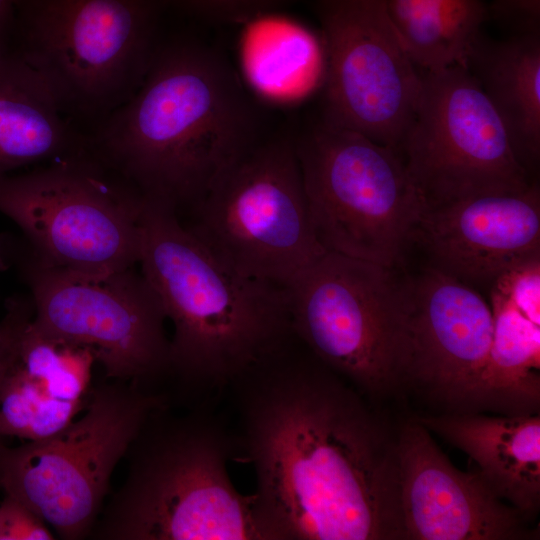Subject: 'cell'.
I'll return each mask as SVG.
<instances>
[{"instance_id": "1", "label": "cell", "mask_w": 540, "mask_h": 540, "mask_svg": "<svg viewBox=\"0 0 540 540\" xmlns=\"http://www.w3.org/2000/svg\"><path fill=\"white\" fill-rule=\"evenodd\" d=\"M227 389L264 540H405L398 429L295 334Z\"/></svg>"}, {"instance_id": "2", "label": "cell", "mask_w": 540, "mask_h": 540, "mask_svg": "<svg viewBox=\"0 0 540 540\" xmlns=\"http://www.w3.org/2000/svg\"><path fill=\"white\" fill-rule=\"evenodd\" d=\"M262 112L226 57L196 39L161 41L134 95L90 134L93 150L179 215L264 135Z\"/></svg>"}, {"instance_id": "3", "label": "cell", "mask_w": 540, "mask_h": 540, "mask_svg": "<svg viewBox=\"0 0 540 540\" xmlns=\"http://www.w3.org/2000/svg\"><path fill=\"white\" fill-rule=\"evenodd\" d=\"M138 264L173 324L168 376L195 405L215 400L294 335L285 287L237 273L175 209L147 197Z\"/></svg>"}, {"instance_id": "4", "label": "cell", "mask_w": 540, "mask_h": 540, "mask_svg": "<svg viewBox=\"0 0 540 540\" xmlns=\"http://www.w3.org/2000/svg\"><path fill=\"white\" fill-rule=\"evenodd\" d=\"M156 409L130 445L127 473L95 522L98 540H264L253 495L233 485L238 448L208 404L186 414Z\"/></svg>"}, {"instance_id": "5", "label": "cell", "mask_w": 540, "mask_h": 540, "mask_svg": "<svg viewBox=\"0 0 540 540\" xmlns=\"http://www.w3.org/2000/svg\"><path fill=\"white\" fill-rule=\"evenodd\" d=\"M164 9L161 0H17L7 49L42 76L70 121H88L92 132L142 84Z\"/></svg>"}, {"instance_id": "6", "label": "cell", "mask_w": 540, "mask_h": 540, "mask_svg": "<svg viewBox=\"0 0 540 540\" xmlns=\"http://www.w3.org/2000/svg\"><path fill=\"white\" fill-rule=\"evenodd\" d=\"M145 196L89 143L31 171L0 175V213L44 268L107 274L138 264Z\"/></svg>"}, {"instance_id": "7", "label": "cell", "mask_w": 540, "mask_h": 540, "mask_svg": "<svg viewBox=\"0 0 540 540\" xmlns=\"http://www.w3.org/2000/svg\"><path fill=\"white\" fill-rule=\"evenodd\" d=\"M294 137L323 249L394 268L427 210L399 150L320 116Z\"/></svg>"}, {"instance_id": "8", "label": "cell", "mask_w": 540, "mask_h": 540, "mask_svg": "<svg viewBox=\"0 0 540 540\" xmlns=\"http://www.w3.org/2000/svg\"><path fill=\"white\" fill-rule=\"evenodd\" d=\"M189 231L222 263L288 286L326 251L314 232L294 132L263 136L191 209Z\"/></svg>"}, {"instance_id": "9", "label": "cell", "mask_w": 540, "mask_h": 540, "mask_svg": "<svg viewBox=\"0 0 540 540\" xmlns=\"http://www.w3.org/2000/svg\"><path fill=\"white\" fill-rule=\"evenodd\" d=\"M165 393L114 380L92 386L66 428L17 447L0 442V489L34 511L64 540L90 535L111 476Z\"/></svg>"}, {"instance_id": "10", "label": "cell", "mask_w": 540, "mask_h": 540, "mask_svg": "<svg viewBox=\"0 0 540 540\" xmlns=\"http://www.w3.org/2000/svg\"><path fill=\"white\" fill-rule=\"evenodd\" d=\"M285 289L292 330L322 363L373 402L401 394L406 295L393 268L325 252Z\"/></svg>"}, {"instance_id": "11", "label": "cell", "mask_w": 540, "mask_h": 540, "mask_svg": "<svg viewBox=\"0 0 540 540\" xmlns=\"http://www.w3.org/2000/svg\"><path fill=\"white\" fill-rule=\"evenodd\" d=\"M398 150L427 209L531 185L499 115L463 64L423 73Z\"/></svg>"}, {"instance_id": "12", "label": "cell", "mask_w": 540, "mask_h": 540, "mask_svg": "<svg viewBox=\"0 0 540 540\" xmlns=\"http://www.w3.org/2000/svg\"><path fill=\"white\" fill-rule=\"evenodd\" d=\"M41 330L88 348L108 378L152 389L168 376L170 338L161 301L135 266L107 274L21 260Z\"/></svg>"}, {"instance_id": "13", "label": "cell", "mask_w": 540, "mask_h": 540, "mask_svg": "<svg viewBox=\"0 0 540 540\" xmlns=\"http://www.w3.org/2000/svg\"><path fill=\"white\" fill-rule=\"evenodd\" d=\"M324 54L320 117L399 149L422 76L389 17L386 0H317Z\"/></svg>"}, {"instance_id": "14", "label": "cell", "mask_w": 540, "mask_h": 540, "mask_svg": "<svg viewBox=\"0 0 540 540\" xmlns=\"http://www.w3.org/2000/svg\"><path fill=\"white\" fill-rule=\"evenodd\" d=\"M406 348L401 394L435 414L496 412L487 367L491 307L469 284L431 266L404 279Z\"/></svg>"}, {"instance_id": "15", "label": "cell", "mask_w": 540, "mask_h": 540, "mask_svg": "<svg viewBox=\"0 0 540 540\" xmlns=\"http://www.w3.org/2000/svg\"><path fill=\"white\" fill-rule=\"evenodd\" d=\"M405 540L536 538L523 516L497 497L477 472L457 469L414 418L397 433Z\"/></svg>"}, {"instance_id": "16", "label": "cell", "mask_w": 540, "mask_h": 540, "mask_svg": "<svg viewBox=\"0 0 540 540\" xmlns=\"http://www.w3.org/2000/svg\"><path fill=\"white\" fill-rule=\"evenodd\" d=\"M432 266L467 283H494L539 261L540 192L488 194L427 209L415 235Z\"/></svg>"}, {"instance_id": "17", "label": "cell", "mask_w": 540, "mask_h": 540, "mask_svg": "<svg viewBox=\"0 0 540 540\" xmlns=\"http://www.w3.org/2000/svg\"><path fill=\"white\" fill-rule=\"evenodd\" d=\"M472 459L476 471L501 500L530 522L540 507L539 414L483 413L414 417Z\"/></svg>"}, {"instance_id": "18", "label": "cell", "mask_w": 540, "mask_h": 540, "mask_svg": "<svg viewBox=\"0 0 540 540\" xmlns=\"http://www.w3.org/2000/svg\"><path fill=\"white\" fill-rule=\"evenodd\" d=\"M89 143L42 76L15 52H0V175L46 163Z\"/></svg>"}, {"instance_id": "19", "label": "cell", "mask_w": 540, "mask_h": 540, "mask_svg": "<svg viewBox=\"0 0 540 540\" xmlns=\"http://www.w3.org/2000/svg\"><path fill=\"white\" fill-rule=\"evenodd\" d=\"M464 65L499 115L513 150L528 171L540 156V32L494 40L480 32Z\"/></svg>"}, {"instance_id": "20", "label": "cell", "mask_w": 540, "mask_h": 540, "mask_svg": "<svg viewBox=\"0 0 540 540\" xmlns=\"http://www.w3.org/2000/svg\"><path fill=\"white\" fill-rule=\"evenodd\" d=\"M487 381L496 411L534 414L540 400V323L493 288Z\"/></svg>"}, {"instance_id": "21", "label": "cell", "mask_w": 540, "mask_h": 540, "mask_svg": "<svg viewBox=\"0 0 540 540\" xmlns=\"http://www.w3.org/2000/svg\"><path fill=\"white\" fill-rule=\"evenodd\" d=\"M249 37L244 44V70L253 89L269 98L290 100L310 88L318 72L322 45L306 29L282 24Z\"/></svg>"}, {"instance_id": "22", "label": "cell", "mask_w": 540, "mask_h": 540, "mask_svg": "<svg viewBox=\"0 0 540 540\" xmlns=\"http://www.w3.org/2000/svg\"><path fill=\"white\" fill-rule=\"evenodd\" d=\"M93 353L35 325L33 313L19 336L17 364L54 398L83 401L91 389Z\"/></svg>"}, {"instance_id": "23", "label": "cell", "mask_w": 540, "mask_h": 540, "mask_svg": "<svg viewBox=\"0 0 540 540\" xmlns=\"http://www.w3.org/2000/svg\"><path fill=\"white\" fill-rule=\"evenodd\" d=\"M86 400L71 402L52 397L16 361L0 389V437L27 441L49 438L79 415Z\"/></svg>"}, {"instance_id": "24", "label": "cell", "mask_w": 540, "mask_h": 540, "mask_svg": "<svg viewBox=\"0 0 540 540\" xmlns=\"http://www.w3.org/2000/svg\"><path fill=\"white\" fill-rule=\"evenodd\" d=\"M386 7L407 54L417 67L433 71L463 64L430 0H386Z\"/></svg>"}, {"instance_id": "25", "label": "cell", "mask_w": 540, "mask_h": 540, "mask_svg": "<svg viewBox=\"0 0 540 540\" xmlns=\"http://www.w3.org/2000/svg\"><path fill=\"white\" fill-rule=\"evenodd\" d=\"M165 8L211 23L247 24L270 14L283 0H161Z\"/></svg>"}, {"instance_id": "26", "label": "cell", "mask_w": 540, "mask_h": 540, "mask_svg": "<svg viewBox=\"0 0 540 540\" xmlns=\"http://www.w3.org/2000/svg\"><path fill=\"white\" fill-rule=\"evenodd\" d=\"M461 55L463 64L470 43L481 32L489 18L488 6L482 0H430Z\"/></svg>"}, {"instance_id": "27", "label": "cell", "mask_w": 540, "mask_h": 540, "mask_svg": "<svg viewBox=\"0 0 540 540\" xmlns=\"http://www.w3.org/2000/svg\"><path fill=\"white\" fill-rule=\"evenodd\" d=\"M44 520L21 501L5 495L0 503V540H51Z\"/></svg>"}, {"instance_id": "28", "label": "cell", "mask_w": 540, "mask_h": 540, "mask_svg": "<svg viewBox=\"0 0 540 540\" xmlns=\"http://www.w3.org/2000/svg\"><path fill=\"white\" fill-rule=\"evenodd\" d=\"M32 312L30 299L13 300L9 303L7 314L0 321V389L16 364L20 332Z\"/></svg>"}, {"instance_id": "29", "label": "cell", "mask_w": 540, "mask_h": 540, "mask_svg": "<svg viewBox=\"0 0 540 540\" xmlns=\"http://www.w3.org/2000/svg\"><path fill=\"white\" fill-rule=\"evenodd\" d=\"M488 12L512 33L540 32V0H492Z\"/></svg>"}, {"instance_id": "30", "label": "cell", "mask_w": 540, "mask_h": 540, "mask_svg": "<svg viewBox=\"0 0 540 540\" xmlns=\"http://www.w3.org/2000/svg\"><path fill=\"white\" fill-rule=\"evenodd\" d=\"M17 0H0V52L8 47Z\"/></svg>"}]
</instances>
